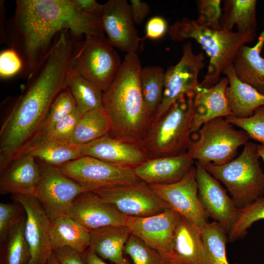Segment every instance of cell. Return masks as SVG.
Instances as JSON below:
<instances>
[{"label":"cell","mask_w":264,"mask_h":264,"mask_svg":"<svg viewBox=\"0 0 264 264\" xmlns=\"http://www.w3.org/2000/svg\"><path fill=\"white\" fill-rule=\"evenodd\" d=\"M83 256L86 264H109L99 257L90 247L83 252Z\"/></svg>","instance_id":"7dc6e473"},{"label":"cell","mask_w":264,"mask_h":264,"mask_svg":"<svg viewBox=\"0 0 264 264\" xmlns=\"http://www.w3.org/2000/svg\"><path fill=\"white\" fill-rule=\"evenodd\" d=\"M257 151L259 157L262 159L264 163V145L257 144Z\"/></svg>","instance_id":"c3c4849f"},{"label":"cell","mask_w":264,"mask_h":264,"mask_svg":"<svg viewBox=\"0 0 264 264\" xmlns=\"http://www.w3.org/2000/svg\"><path fill=\"white\" fill-rule=\"evenodd\" d=\"M168 24L166 21L160 16H154L148 21L146 26V36L152 40H157L167 33Z\"/></svg>","instance_id":"ee69618b"},{"label":"cell","mask_w":264,"mask_h":264,"mask_svg":"<svg viewBox=\"0 0 264 264\" xmlns=\"http://www.w3.org/2000/svg\"><path fill=\"white\" fill-rule=\"evenodd\" d=\"M178 62L171 66L165 73L163 98L152 124L161 118L177 101L189 93L196 92L199 84L198 76L205 65L202 53L195 54L190 43L184 44Z\"/></svg>","instance_id":"30bf717a"},{"label":"cell","mask_w":264,"mask_h":264,"mask_svg":"<svg viewBox=\"0 0 264 264\" xmlns=\"http://www.w3.org/2000/svg\"><path fill=\"white\" fill-rule=\"evenodd\" d=\"M223 11L220 21L221 29L232 30L234 26L237 32L256 36V0H224Z\"/></svg>","instance_id":"83f0119b"},{"label":"cell","mask_w":264,"mask_h":264,"mask_svg":"<svg viewBox=\"0 0 264 264\" xmlns=\"http://www.w3.org/2000/svg\"><path fill=\"white\" fill-rule=\"evenodd\" d=\"M75 6L81 11L98 18H102L104 4L95 0H72Z\"/></svg>","instance_id":"f6af8a7d"},{"label":"cell","mask_w":264,"mask_h":264,"mask_svg":"<svg viewBox=\"0 0 264 264\" xmlns=\"http://www.w3.org/2000/svg\"><path fill=\"white\" fill-rule=\"evenodd\" d=\"M257 144L248 141L242 153L229 162L202 165L226 188L239 209L264 196V172L259 162Z\"/></svg>","instance_id":"8992f818"},{"label":"cell","mask_w":264,"mask_h":264,"mask_svg":"<svg viewBox=\"0 0 264 264\" xmlns=\"http://www.w3.org/2000/svg\"><path fill=\"white\" fill-rule=\"evenodd\" d=\"M78 146L81 156H91L115 165L135 168L149 159L139 144L109 134Z\"/></svg>","instance_id":"d6986e66"},{"label":"cell","mask_w":264,"mask_h":264,"mask_svg":"<svg viewBox=\"0 0 264 264\" xmlns=\"http://www.w3.org/2000/svg\"><path fill=\"white\" fill-rule=\"evenodd\" d=\"M167 33L173 41L192 39L201 45L209 58V63L207 73L199 86L207 88L218 83L220 74L232 64L239 49L252 42L256 37L233 30L212 29L188 18L174 23L169 27Z\"/></svg>","instance_id":"277c9868"},{"label":"cell","mask_w":264,"mask_h":264,"mask_svg":"<svg viewBox=\"0 0 264 264\" xmlns=\"http://www.w3.org/2000/svg\"><path fill=\"white\" fill-rule=\"evenodd\" d=\"M82 115L77 109L74 112L56 123L44 133L34 140L25 152L35 144L43 141L69 143Z\"/></svg>","instance_id":"d590c367"},{"label":"cell","mask_w":264,"mask_h":264,"mask_svg":"<svg viewBox=\"0 0 264 264\" xmlns=\"http://www.w3.org/2000/svg\"><path fill=\"white\" fill-rule=\"evenodd\" d=\"M110 44L127 54L136 53L141 41L134 25L130 4L126 0H109L101 18Z\"/></svg>","instance_id":"e0dca14e"},{"label":"cell","mask_w":264,"mask_h":264,"mask_svg":"<svg viewBox=\"0 0 264 264\" xmlns=\"http://www.w3.org/2000/svg\"><path fill=\"white\" fill-rule=\"evenodd\" d=\"M195 92L189 93L177 101L151 125L139 143L149 159L187 153L193 142L191 134L195 115Z\"/></svg>","instance_id":"5b68a950"},{"label":"cell","mask_w":264,"mask_h":264,"mask_svg":"<svg viewBox=\"0 0 264 264\" xmlns=\"http://www.w3.org/2000/svg\"><path fill=\"white\" fill-rule=\"evenodd\" d=\"M141 68L136 53L127 54L113 81L103 92L102 106L110 122L108 134L138 144L153 122L141 92Z\"/></svg>","instance_id":"3957f363"},{"label":"cell","mask_w":264,"mask_h":264,"mask_svg":"<svg viewBox=\"0 0 264 264\" xmlns=\"http://www.w3.org/2000/svg\"><path fill=\"white\" fill-rule=\"evenodd\" d=\"M25 216V210L20 203L15 201L0 203V245Z\"/></svg>","instance_id":"ab89813d"},{"label":"cell","mask_w":264,"mask_h":264,"mask_svg":"<svg viewBox=\"0 0 264 264\" xmlns=\"http://www.w3.org/2000/svg\"><path fill=\"white\" fill-rule=\"evenodd\" d=\"M198 16L196 22L214 30L221 29L220 21L222 15L221 0H199L197 1Z\"/></svg>","instance_id":"60d3db41"},{"label":"cell","mask_w":264,"mask_h":264,"mask_svg":"<svg viewBox=\"0 0 264 264\" xmlns=\"http://www.w3.org/2000/svg\"><path fill=\"white\" fill-rule=\"evenodd\" d=\"M165 73L164 69L158 66H148L141 70V92L153 120L162 100Z\"/></svg>","instance_id":"1f68e13d"},{"label":"cell","mask_w":264,"mask_h":264,"mask_svg":"<svg viewBox=\"0 0 264 264\" xmlns=\"http://www.w3.org/2000/svg\"><path fill=\"white\" fill-rule=\"evenodd\" d=\"M46 264H59L53 252L50 255Z\"/></svg>","instance_id":"681fc988"},{"label":"cell","mask_w":264,"mask_h":264,"mask_svg":"<svg viewBox=\"0 0 264 264\" xmlns=\"http://www.w3.org/2000/svg\"><path fill=\"white\" fill-rule=\"evenodd\" d=\"M76 109V102L70 91L66 88L62 91L52 104L40 133L36 139L44 133L56 123L74 112Z\"/></svg>","instance_id":"8d00e7d4"},{"label":"cell","mask_w":264,"mask_h":264,"mask_svg":"<svg viewBox=\"0 0 264 264\" xmlns=\"http://www.w3.org/2000/svg\"><path fill=\"white\" fill-rule=\"evenodd\" d=\"M263 219L264 196L245 207L240 209L238 217L228 234V240L233 242L242 238L253 223Z\"/></svg>","instance_id":"e575fe53"},{"label":"cell","mask_w":264,"mask_h":264,"mask_svg":"<svg viewBox=\"0 0 264 264\" xmlns=\"http://www.w3.org/2000/svg\"><path fill=\"white\" fill-rule=\"evenodd\" d=\"M90 234V247L102 259L114 264H130L123 254L125 246L131 234L127 226L108 227Z\"/></svg>","instance_id":"d4e9b609"},{"label":"cell","mask_w":264,"mask_h":264,"mask_svg":"<svg viewBox=\"0 0 264 264\" xmlns=\"http://www.w3.org/2000/svg\"><path fill=\"white\" fill-rule=\"evenodd\" d=\"M111 125L103 108L93 110L83 114L69 143L81 145L108 134Z\"/></svg>","instance_id":"f1b7e54d"},{"label":"cell","mask_w":264,"mask_h":264,"mask_svg":"<svg viewBox=\"0 0 264 264\" xmlns=\"http://www.w3.org/2000/svg\"><path fill=\"white\" fill-rule=\"evenodd\" d=\"M264 44V31L254 46L242 45L237 52L232 65L239 80L264 94V58L261 52Z\"/></svg>","instance_id":"cb8c5ba5"},{"label":"cell","mask_w":264,"mask_h":264,"mask_svg":"<svg viewBox=\"0 0 264 264\" xmlns=\"http://www.w3.org/2000/svg\"><path fill=\"white\" fill-rule=\"evenodd\" d=\"M124 252L131 258L133 264H166L169 262L132 234L126 243Z\"/></svg>","instance_id":"74e56055"},{"label":"cell","mask_w":264,"mask_h":264,"mask_svg":"<svg viewBox=\"0 0 264 264\" xmlns=\"http://www.w3.org/2000/svg\"><path fill=\"white\" fill-rule=\"evenodd\" d=\"M228 233L217 222H209L201 233L208 264H230L226 253Z\"/></svg>","instance_id":"836d02e7"},{"label":"cell","mask_w":264,"mask_h":264,"mask_svg":"<svg viewBox=\"0 0 264 264\" xmlns=\"http://www.w3.org/2000/svg\"><path fill=\"white\" fill-rule=\"evenodd\" d=\"M225 118L234 126L245 131L250 138L264 145V106L257 108L252 116L247 118L231 115Z\"/></svg>","instance_id":"f35d334b"},{"label":"cell","mask_w":264,"mask_h":264,"mask_svg":"<svg viewBox=\"0 0 264 264\" xmlns=\"http://www.w3.org/2000/svg\"><path fill=\"white\" fill-rule=\"evenodd\" d=\"M166 264H186L176 259L173 258L167 263Z\"/></svg>","instance_id":"f907efd6"},{"label":"cell","mask_w":264,"mask_h":264,"mask_svg":"<svg viewBox=\"0 0 264 264\" xmlns=\"http://www.w3.org/2000/svg\"><path fill=\"white\" fill-rule=\"evenodd\" d=\"M195 166L200 203L209 217L228 234L238 217L240 209L218 180L196 161Z\"/></svg>","instance_id":"2e32d148"},{"label":"cell","mask_w":264,"mask_h":264,"mask_svg":"<svg viewBox=\"0 0 264 264\" xmlns=\"http://www.w3.org/2000/svg\"><path fill=\"white\" fill-rule=\"evenodd\" d=\"M179 218L176 212L168 208L148 217H129L126 226L131 234L169 261L174 256L175 233Z\"/></svg>","instance_id":"5bb4252c"},{"label":"cell","mask_w":264,"mask_h":264,"mask_svg":"<svg viewBox=\"0 0 264 264\" xmlns=\"http://www.w3.org/2000/svg\"><path fill=\"white\" fill-rule=\"evenodd\" d=\"M0 174V193L34 196L41 177L36 158L24 154L13 162Z\"/></svg>","instance_id":"44dd1931"},{"label":"cell","mask_w":264,"mask_h":264,"mask_svg":"<svg viewBox=\"0 0 264 264\" xmlns=\"http://www.w3.org/2000/svg\"><path fill=\"white\" fill-rule=\"evenodd\" d=\"M222 73L229 82L226 95L232 115L247 118L252 116L257 108L264 106V94L239 80L232 64Z\"/></svg>","instance_id":"603a6c76"},{"label":"cell","mask_w":264,"mask_h":264,"mask_svg":"<svg viewBox=\"0 0 264 264\" xmlns=\"http://www.w3.org/2000/svg\"><path fill=\"white\" fill-rule=\"evenodd\" d=\"M66 215L90 233L108 227L126 225L129 217L92 192L77 196Z\"/></svg>","instance_id":"ac0fdd59"},{"label":"cell","mask_w":264,"mask_h":264,"mask_svg":"<svg viewBox=\"0 0 264 264\" xmlns=\"http://www.w3.org/2000/svg\"><path fill=\"white\" fill-rule=\"evenodd\" d=\"M24 154H29L39 160L56 167L81 156L78 145L54 141L38 143Z\"/></svg>","instance_id":"4dcf8cb0"},{"label":"cell","mask_w":264,"mask_h":264,"mask_svg":"<svg viewBox=\"0 0 264 264\" xmlns=\"http://www.w3.org/2000/svg\"><path fill=\"white\" fill-rule=\"evenodd\" d=\"M52 250L69 247L83 253L90 246V234L67 215L59 217L50 222Z\"/></svg>","instance_id":"4316f807"},{"label":"cell","mask_w":264,"mask_h":264,"mask_svg":"<svg viewBox=\"0 0 264 264\" xmlns=\"http://www.w3.org/2000/svg\"><path fill=\"white\" fill-rule=\"evenodd\" d=\"M92 193L128 217H148L170 208L150 186L143 181L102 188Z\"/></svg>","instance_id":"7c38bea8"},{"label":"cell","mask_w":264,"mask_h":264,"mask_svg":"<svg viewBox=\"0 0 264 264\" xmlns=\"http://www.w3.org/2000/svg\"><path fill=\"white\" fill-rule=\"evenodd\" d=\"M226 77L220 79L216 85L210 88L199 85L194 97L195 115L192 132H198L205 123L218 118L232 115L226 95L228 85Z\"/></svg>","instance_id":"7402d4cb"},{"label":"cell","mask_w":264,"mask_h":264,"mask_svg":"<svg viewBox=\"0 0 264 264\" xmlns=\"http://www.w3.org/2000/svg\"><path fill=\"white\" fill-rule=\"evenodd\" d=\"M5 39L23 62L28 77L50 49L53 38L67 30L75 37L107 38L101 18L80 10L72 0H18Z\"/></svg>","instance_id":"6da1fadb"},{"label":"cell","mask_w":264,"mask_h":264,"mask_svg":"<svg viewBox=\"0 0 264 264\" xmlns=\"http://www.w3.org/2000/svg\"><path fill=\"white\" fill-rule=\"evenodd\" d=\"M67 89L72 95L77 109L82 114L102 108L103 91L95 84L71 68L68 77Z\"/></svg>","instance_id":"f546056e"},{"label":"cell","mask_w":264,"mask_h":264,"mask_svg":"<svg viewBox=\"0 0 264 264\" xmlns=\"http://www.w3.org/2000/svg\"><path fill=\"white\" fill-rule=\"evenodd\" d=\"M59 264H86L83 253L69 247L53 250Z\"/></svg>","instance_id":"7bdbcfd3"},{"label":"cell","mask_w":264,"mask_h":264,"mask_svg":"<svg viewBox=\"0 0 264 264\" xmlns=\"http://www.w3.org/2000/svg\"><path fill=\"white\" fill-rule=\"evenodd\" d=\"M195 164L180 181L170 184H149L170 208L202 233L209 222L198 196Z\"/></svg>","instance_id":"4fadbf2b"},{"label":"cell","mask_w":264,"mask_h":264,"mask_svg":"<svg viewBox=\"0 0 264 264\" xmlns=\"http://www.w3.org/2000/svg\"><path fill=\"white\" fill-rule=\"evenodd\" d=\"M75 47L71 68L97 86L103 92L116 76L122 62L107 38H85Z\"/></svg>","instance_id":"ba28073f"},{"label":"cell","mask_w":264,"mask_h":264,"mask_svg":"<svg viewBox=\"0 0 264 264\" xmlns=\"http://www.w3.org/2000/svg\"><path fill=\"white\" fill-rule=\"evenodd\" d=\"M187 154L149 159L133 168L139 179L148 184H170L182 179L195 166Z\"/></svg>","instance_id":"ffe728a7"},{"label":"cell","mask_w":264,"mask_h":264,"mask_svg":"<svg viewBox=\"0 0 264 264\" xmlns=\"http://www.w3.org/2000/svg\"><path fill=\"white\" fill-rule=\"evenodd\" d=\"M23 62L19 53L13 48L9 47L0 54V76L7 78L21 72Z\"/></svg>","instance_id":"b9f144b4"},{"label":"cell","mask_w":264,"mask_h":264,"mask_svg":"<svg viewBox=\"0 0 264 264\" xmlns=\"http://www.w3.org/2000/svg\"><path fill=\"white\" fill-rule=\"evenodd\" d=\"M187 154L201 165H222L235 158L240 147L250 139L243 130L236 129L225 118H218L204 124L198 131Z\"/></svg>","instance_id":"52a82bcc"},{"label":"cell","mask_w":264,"mask_h":264,"mask_svg":"<svg viewBox=\"0 0 264 264\" xmlns=\"http://www.w3.org/2000/svg\"><path fill=\"white\" fill-rule=\"evenodd\" d=\"M132 17L135 23H141L150 12L149 5L140 0H131Z\"/></svg>","instance_id":"bcb514c9"},{"label":"cell","mask_w":264,"mask_h":264,"mask_svg":"<svg viewBox=\"0 0 264 264\" xmlns=\"http://www.w3.org/2000/svg\"><path fill=\"white\" fill-rule=\"evenodd\" d=\"M174 252V258L186 264H208L201 233L181 216L176 230Z\"/></svg>","instance_id":"484cf974"},{"label":"cell","mask_w":264,"mask_h":264,"mask_svg":"<svg viewBox=\"0 0 264 264\" xmlns=\"http://www.w3.org/2000/svg\"><path fill=\"white\" fill-rule=\"evenodd\" d=\"M70 60L65 54L49 51L28 77L0 131V173L23 154L39 136L53 101L67 88Z\"/></svg>","instance_id":"7a4b0ae2"},{"label":"cell","mask_w":264,"mask_h":264,"mask_svg":"<svg viewBox=\"0 0 264 264\" xmlns=\"http://www.w3.org/2000/svg\"><path fill=\"white\" fill-rule=\"evenodd\" d=\"M11 198L25 210L24 234L30 252L28 264H46L53 252L49 219L34 196L13 194Z\"/></svg>","instance_id":"9a60e30c"},{"label":"cell","mask_w":264,"mask_h":264,"mask_svg":"<svg viewBox=\"0 0 264 264\" xmlns=\"http://www.w3.org/2000/svg\"><path fill=\"white\" fill-rule=\"evenodd\" d=\"M26 217L0 245V264H28L30 252L24 234Z\"/></svg>","instance_id":"d6a6232c"},{"label":"cell","mask_w":264,"mask_h":264,"mask_svg":"<svg viewBox=\"0 0 264 264\" xmlns=\"http://www.w3.org/2000/svg\"><path fill=\"white\" fill-rule=\"evenodd\" d=\"M37 162L41 177L34 196L52 221L66 215L75 198L85 191L58 167L39 160Z\"/></svg>","instance_id":"8fae6325"},{"label":"cell","mask_w":264,"mask_h":264,"mask_svg":"<svg viewBox=\"0 0 264 264\" xmlns=\"http://www.w3.org/2000/svg\"><path fill=\"white\" fill-rule=\"evenodd\" d=\"M58 167L85 192L141 181L134 168L110 164L88 156H81Z\"/></svg>","instance_id":"9c48e42d"}]
</instances>
